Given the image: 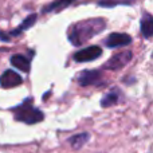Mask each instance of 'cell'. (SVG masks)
I'll use <instances>...</instances> for the list:
<instances>
[{
  "instance_id": "obj_14",
  "label": "cell",
  "mask_w": 153,
  "mask_h": 153,
  "mask_svg": "<svg viewBox=\"0 0 153 153\" xmlns=\"http://www.w3.org/2000/svg\"><path fill=\"white\" fill-rule=\"evenodd\" d=\"M102 7H114L116 4H129V1H111V0H102L98 3Z\"/></svg>"
},
{
  "instance_id": "obj_8",
  "label": "cell",
  "mask_w": 153,
  "mask_h": 153,
  "mask_svg": "<svg viewBox=\"0 0 153 153\" xmlns=\"http://www.w3.org/2000/svg\"><path fill=\"white\" fill-rule=\"evenodd\" d=\"M11 65L24 73L30 71V61L24 55H20V54H16V55L11 56Z\"/></svg>"
},
{
  "instance_id": "obj_13",
  "label": "cell",
  "mask_w": 153,
  "mask_h": 153,
  "mask_svg": "<svg viewBox=\"0 0 153 153\" xmlns=\"http://www.w3.org/2000/svg\"><path fill=\"white\" fill-rule=\"evenodd\" d=\"M118 100H120V93L117 90H113V91H109L106 95H103L101 105H102V108H109V106L118 103Z\"/></svg>"
},
{
  "instance_id": "obj_10",
  "label": "cell",
  "mask_w": 153,
  "mask_h": 153,
  "mask_svg": "<svg viewBox=\"0 0 153 153\" xmlns=\"http://www.w3.org/2000/svg\"><path fill=\"white\" fill-rule=\"evenodd\" d=\"M141 32L144 38L149 39L153 34V18L151 13H145L141 19Z\"/></svg>"
},
{
  "instance_id": "obj_7",
  "label": "cell",
  "mask_w": 153,
  "mask_h": 153,
  "mask_svg": "<svg viewBox=\"0 0 153 153\" xmlns=\"http://www.w3.org/2000/svg\"><path fill=\"white\" fill-rule=\"evenodd\" d=\"M23 78L13 70H5L0 76V86L3 89H11V87H16L22 85Z\"/></svg>"
},
{
  "instance_id": "obj_1",
  "label": "cell",
  "mask_w": 153,
  "mask_h": 153,
  "mask_svg": "<svg viewBox=\"0 0 153 153\" xmlns=\"http://www.w3.org/2000/svg\"><path fill=\"white\" fill-rule=\"evenodd\" d=\"M105 27L106 23L103 19H89L79 22L70 28L69 39L74 46H81L97 34L102 32Z\"/></svg>"
},
{
  "instance_id": "obj_2",
  "label": "cell",
  "mask_w": 153,
  "mask_h": 153,
  "mask_svg": "<svg viewBox=\"0 0 153 153\" xmlns=\"http://www.w3.org/2000/svg\"><path fill=\"white\" fill-rule=\"evenodd\" d=\"M12 113H13V117H15L16 121L24 122V124H28V125L38 124V122L45 120V114L38 108H35V106L32 105L31 98L26 100L23 103H20V105L15 106V108L12 109Z\"/></svg>"
},
{
  "instance_id": "obj_6",
  "label": "cell",
  "mask_w": 153,
  "mask_h": 153,
  "mask_svg": "<svg viewBox=\"0 0 153 153\" xmlns=\"http://www.w3.org/2000/svg\"><path fill=\"white\" fill-rule=\"evenodd\" d=\"M132 43V36L128 34H121V32H113L105 39V45L109 48H117L122 46H128Z\"/></svg>"
},
{
  "instance_id": "obj_4",
  "label": "cell",
  "mask_w": 153,
  "mask_h": 153,
  "mask_svg": "<svg viewBox=\"0 0 153 153\" xmlns=\"http://www.w3.org/2000/svg\"><path fill=\"white\" fill-rule=\"evenodd\" d=\"M76 82L82 87L98 86L102 83V74L98 70H85V71L79 73V75L76 76Z\"/></svg>"
},
{
  "instance_id": "obj_5",
  "label": "cell",
  "mask_w": 153,
  "mask_h": 153,
  "mask_svg": "<svg viewBox=\"0 0 153 153\" xmlns=\"http://www.w3.org/2000/svg\"><path fill=\"white\" fill-rule=\"evenodd\" d=\"M102 55V48L100 46H89L86 48H82V50L76 51L74 54V61L78 62V63H82V62H91L95 61L97 58Z\"/></svg>"
},
{
  "instance_id": "obj_11",
  "label": "cell",
  "mask_w": 153,
  "mask_h": 153,
  "mask_svg": "<svg viewBox=\"0 0 153 153\" xmlns=\"http://www.w3.org/2000/svg\"><path fill=\"white\" fill-rule=\"evenodd\" d=\"M35 22H36V15H35V13H31V15L27 16V18L22 22V24L15 30V31L10 32V36H18L19 34H22V32L24 31V30H27V28H30V27L34 26Z\"/></svg>"
},
{
  "instance_id": "obj_9",
  "label": "cell",
  "mask_w": 153,
  "mask_h": 153,
  "mask_svg": "<svg viewBox=\"0 0 153 153\" xmlns=\"http://www.w3.org/2000/svg\"><path fill=\"white\" fill-rule=\"evenodd\" d=\"M74 1L75 0H54L53 3H50L43 8V12H59L66 7H69L70 4H73Z\"/></svg>"
},
{
  "instance_id": "obj_12",
  "label": "cell",
  "mask_w": 153,
  "mask_h": 153,
  "mask_svg": "<svg viewBox=\"0 0 153 153\" xmlns=\"http://www.w3.org/2000/svg\"><path fill=\"white\" fill-rule=\"evenodd\" d=\"M89 138H90L89 133H78V134L69 138V144L71 145L73 149H81L89 141Z\"/></svg>"
},
{
  "instance_id": "obj_3",
  "label": "cell",
  "mask_w": 153,
  "mask_h": 153,
  "mask_svg": "<svg viewBox=\"0 0 153 153\" xmlns=\"http://www.w3.org/2000/svg\"><path fill=\"white\" fill-rule=\"evenodd\" d=\"M133 58L132 51H124V53H118L110 58L105 65H103V69L108 70H113V71H117V70H121L122 67H125Z\"/></svg>"
}]
</instances>
